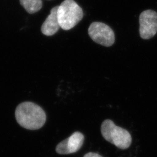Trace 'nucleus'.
Here are the masks:
<instances>
[{"label": "nucleus", "instance_id": "6", "mask_svg": "<svg viewBox=\"0 0 157 157\" xmlns=\"http://www.w3.org/2000/svg\"><path fill=\"white\" fill-rule=\"evenodd\" d=\"M84 140V135L79 132H76L59 143L56 146V151L58 154L62 155L76 152L83 146Z\"/></svg>", "mask_w": 157, "mask_h": 157}, {"label": "nucleus", "instance_id": "3", "mask_svg": "<svg viewBox=\"0 0 157 157\" xmlns=\"http://www.w3.org/2000/svg\"><path fill=\"white\" fill-rule=\"evenodd\" d=\"M101 132L105 140L120 149L126 150L132 144V139L129 132L117 126L110 119H106L102 122Z\"/></svg>", "mask_w": 157, "mask_h": 157}, {"label": "nucleus", "instance_id": "1", "mask_svg": "<svg viewBox=\"0 0 157 157\" xmlns=\"http://www.w3.org/2000/svg\"><path fill=\"white\" fill-rule=\"evenodd\" d=\"M15 118L18 124L28 130L41 128L46 121V114L43 109L32 102H23L17 106Z\"/></svg>", "mask_w": 157, "mask_h": 157}, {"label": "nucleus", "instance_id": "2", "mask_svg": "<svg viewBox=\"0 0 157 157\" xmlns=\"http://www.w3.org/2000/svg\"><path fill=\"white\" fill-rule=\"evenodd\" d=\"M57 17L60 28L69 30L83 19V11L74 0H65L58 6Z\"/></svg>", "mask_w": 157, "mask_h": 157}, {"label": "nucleus", "instance_id": "5", "mask_svg": "<svg viewBox=\"0 0 157 157\" xmlns=\"http://www.w3.org/2000/svg\"><path fill=\"white\" fill-rule=\"evenodd\" d=\"M140 35L143 39H150L157 33V13L148 10L141 13L139 18Z\"/></svg>", "mask_w": 157, "mask_h": 157}, {"label": "nucleus", "instance_id": "4", "mask_svg": "<svg viewBox=\"0 0 157 157\" xmlns=\"http://www.w3.org/2000/svg\"><path fill=\"white\" fill-rule=\"evenodd\" d=\"M88 33L90 38L94 42L105 47H110L115 42L113 31L104 23H92L88 29Z\"/></svg>", "mask_w": 157, "mask_h": 157}, {"label": "nucleus", "instance_id": "9", "mask_svg": "<svg viewBox=\"0 0 157 157\" xmlns=\"http://www.w3.org/2000/svg\"><path fill=\"white\" fill-rule=\"evenodd\" d=\"M83 157H102L98 153L95 152H89L85 154Z\"/></svg>", "mask_w": 157, "mask_h": 157}, {"label": "nucleus", "instance_id": "8", "mask_svg": "<svg viewBox=\"0 0 157 157\" xmlns=\"http://www.w3.org/2000/svg\"><path fill=\"white\" fill-rule=\"evenodd\" d=\"M19 1L21 6L30 14L39 11L43 6L41 0H19Z\"/></svg>", "mask_w": 157, "mask_h": 157}, {"label": "nucleus", "instance_id": "7", "mask_svg": "<svg viewBox=\"0 0 157 157\" xmlns=\"http://www.w3.org/2000/svg\"><path fill=\"white\" fill-rule=\"evenodd\" d=\"M58 6L51 10L50 13L47 17L41 27V33L47 36H51L56 33L60 28L57 17Z\"/></svg>", "mask_w": 157, "mask_h": 157}]
</instances>
